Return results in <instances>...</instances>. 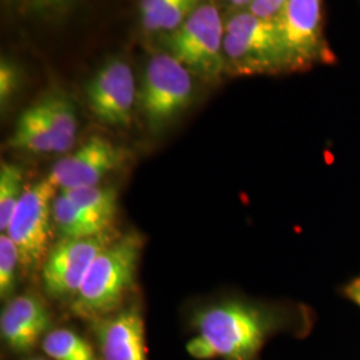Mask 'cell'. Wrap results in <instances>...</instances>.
<instances>
[{
	"label": "cell",
	"mask_w": 360,
	"mask_h": 360,
	"mask_svg": "<svg viewBox=\"0 0 360 360\" xmlns=\"http://www.w3.org/2000/svg\"><path fill=\"white\" fill-rule=\"evenodd\" d=\"M281 319L245 300H226L196 312L186 349L198 360H255Z\"/></svg>",
	"instance_id": "obj_1"
},
{
	"label": "cell",
	"mask_w": 360,
	"mask_h": 360,
	"mask_svg": "<svg viewBox=\"0 0 360 360\" xmlns=\"http://www.w3.org/2000/svg\"><path fill=\"white\" fill-rule=\"evenodd\" d=\"M144 239L138 232L117 236L94 260L71 309L77 316L98 321L123 309L132 290Z\"/></svg>",
	"instance_id": "obj_2"
},
{
	"label": "cell",
	"mask_w": 360,
	"mask_h": 360,
	"mask_svg": "<svg viewBox=\"0 0 360 360\" xmlns=\"http://www.w3.org/2000/svg\"><path fill=\"white\" fill-rule=\"evenodd\" d=\"M224 74L232 77L291 72L290 56L276 19H260L248 10L224 20Z\"/></svg>",
	"instance_id": "obj_3"
},
{
	"label": "cell",
	"mask_w": 360,
	"mask_h": 360,
	"mask_svg": "<svg viewBox=\"0 0 360 360\" xmlns=\"http://www.w3.org/2000/svg\"><path fill=\"white\" fill-rule=\"evenodd\" d=\"M193 72L168 52L148 60L138 105L153 132L166 129L191 104L195 94Z\"/></svg>",
	"instance_id": "obj_4"
},
{
	"label": "cell",
	"mask_w": 360,
	"mask_h": 360,
	"mask_svg": "<svg viewBox=\"0 0 360 360\" xmlns=\"http://www.w3.org/2000/svg\"><path fill=\"white\" fill-rule=\"evenodd\" d=\"M224 20L214 0H203L171 35L168 49L193 75L218 82L224 74Z\"/></svg>",
	"instance_id": "obj_5"
},
{
	"label": "cell",
	"mask_w": 360,
	"mask_h": 360,
	"mask_svg": "<svg viewBox=\"0 0 360 360\" xmlns=\"http://www.w3.org/2000/svg\"><path fill=\"white\" fill-rule=\"evenodd\" d=\"M58 193L49 176L28 187L6 232L18 247L20 266L27 272L41 269L51 250L52 205Z\"/></svg>",
	"instance_id": "obj_6"
},
{
	"label": "cell",
	"mask_w": 360,
	"mask_h": 360,
	"mask_svg": "<svg viewBox=\"0 0 360 360\" xmlns=\"http://www.w3.org/2000/svg\"><path fill=\"white\" fill-rule=\"evenodd\" d=\"M290 56L291 72L334 63L323 32V0H287L276 18Z\"/></svg>",
	"instance_id": "obj_7"
},
{
	"label": "cell",
	"mask_w": 360,
	"mask_h": 360,
	"mask_svg": "<svg viewBox=\"0 0 360 360\" xmlns=\"http://www.w3.org/2000/svg\"><path fill=\"white\" fill-rule=\"evenodd\" d=\"M110 231L90 238L60 239L51 247L41 267L44 290L52 297L77 296L94 260L115 240Z\"/></svg>",
	"instance_id": "obj_8"
},
{
	"label": "cell",
	"mask_w": 360,
	"mask_h": 360,
	"mask_svg": "<svg viewBox=\"0 0 360 360\" xmlns=\"http://www.w3.org/2000/svg\"><path fill=\"white\" fill-rule=\"evenodd\" d=\"M86 96L92 114L107 126L129 127L138 101L135 77L122 58H111L91 77Z\"/></svg>",
	"instance_id": "obj_9"
},
{
	"label": "cell",
	"mask_w": 360,
	"mask_h": 360,
	"mask_svg": "<svg viewBox=\"0 0 360 360\" xmlns=\"http://www.w3.org/2000/svg\"><path fill=\"white\" fill-rule=\"evenodd\" d=\"M127 159L123 148L102 136H92L77 151L60 159L49 175L59 191L98 186Z\"/></svg>",
	"instance_id": "obj_10"
},
{
	"label": "cell",
	"mask_w": 360,
	"mask_h": 360,
	"mask_svg": "<svg viewBox=\"0 0 360 360\" xmlns=\"http://www.w3.org/2000/svg\"><path fill=\"white\" fill-rule=\"evenodd\" d=\"M50 309L38 296L25 294L10 299L0 315L3 343L13 352L26 354L50 333Z\"/></svg>",
	"instance_id": "obj_11"
},
{
	"label": "cell",
	"mask_w": 360,
	"mask_h": 360,
	"mask_svg": "<svg viewBox=\"0 0 360 360\" xmlns=\"http://www.w3.org/2000/svg\"><path fill=\"white\" fill-rule=\"evenodd\" d=\"M102 360H148L146 324L136 304L94 321Z\"/></svg>",
	"instance_id": "obj_12"
},
{
	"label": "cell",
	"mask_w": 360,
	"mask_h": 360,
	"mask_svg": "<svg viewBox=\"0 0 360 360\" xmlns=\"http://www.w3.org/2000/svg\"><path fill=\"white\" fill-rule=\"evenodd\" d=\"M37 103L53 138L55 154L67 153L77 141L79 126L75 104L62 91L50 92Z\"/></svg>",
	"instance_id": "obj_13"
},
{
	"label": "cell",
	"mask_w": 360,
	"mask_h": 360,
	"mask_svg": "<svg viewBox=\"0 0 360 360\" xmlns=\"http://www.w3.org/2000/svg\"><path fill=\"white\" fill-rule=\"evenodd\" d=\"M52 218L53 226L60 233L62 239L90 238L112 230V224L77 206L60 191L53 199Z\"/></svg>",
	"instance_id": "obj_14"
},
{
	"label": "cell",
	"mask_w": 360,
	"mask_h": 360,
	"mask_svg": "<svg viewBox=\"0 0 360 360\" xmlns=\"http://www.w3.org/2000/svg\"><path fill=\"white\" fill-rule=\"evenodd\" d=\"M203 0H141L139 16L147 34H174Z\"/></svg>",
	"instance_id": "obj_15"
},
{
	"label": "cell",
	"mask_w": 360,
	"mask_h": 360,
	"mask_svg": "<svg viewBox=\"0 0 360 360\" xmlns=\"http://www.w3.org/2000/svg\"><path fill=\"white\" fill-rule=\"evenodd\" d=\"M8 147L31 154H55V143L38 103L25 110L15 123Z\"/></svg>",
	"instance_id": "obj_16"
},
{
	"label": "cell",
	"mask_w": 360,
	"mask_h": 360,
	"mask_svg": "<svg viewBox=\"0 0 360 360\" xmlns=\"http://www.w3.org/2000/svg\"><path fill=\"white\" fill-rule=\"evenodd\" d=\"M40 346L52 360H99L90 342L70 328L51 330Z\"/></svg>",
	"instance_id": "obj_17"
},
{
	"label": "cell",
	"mask_w": 360,
	"mask_h": 360,
	"mask_svg": "<svg viewBox=\"0 0 360 360\" xmlns=\"http://www.w3.org/2000/svg\"><path fill=\"white\" fill-rule=\"evenodd\" d=\"M65 193L75 205L112 224L117 214V191L108 186H90Z\"/></svg>",
	"instance_id": "obj_18"
},
{
	"label": "cell",
	"mask_w": 360,
	"mask_h": 360,
	"mask_svg": "<svg viewBox=\"0 0 360 360\" xmlns=\"http://www.w3.org/2000/svg\"><path fill=\"white\" fill-rule=\"evenodd\" d=\"M23 171L13 163L0 165V230L7 232L23 193Z\"/></svg>",
	"instance_id": "obj_19"
},
{
	"label": "cell",
	"mask_w": 360,
	"mask_h": 360,
	"mask_svg": "<svg viewBox=\"0 0 360 360\" xmlns=\"http://www.w3.org/2000/svg\"><path fill=\"white\" fill-rule=\"evenodd\" d=\"M20 264V255L8 233L0 235V297L10 300L15 290L16 271Z\"/></svg>",
	"instance_id": "obj_20"
},
{
	"label": "cell",
	"mask_w": 360,
	"mask_h": 360,
	"mask_svg": "<svg viewBox=\"0 0 360 360\" xmlns=\"http://www.w3.org/2000/svg\"><path fill=\"white\" fill-rule=\"evenodd\" d=\"M22 84V72L8 58L0 60V105L7 107Z\"/></svg>",
	"instance_id": "obj_21"
},
{
	"label": "cell",
	"mask_w": 360,
	"mask_h": 360,
	"mask_svg": "<svg viewBox=\"0 0 360 360\" xmlns=\"http://www.w3.org/2000/svg\"><path fill=\"white\" fill-rule=\"evenodd\" d=\"M18 10L37 15H51L65 10L74 0H8Z\"/></svg>",
	"instance_id": "obj_22"
},
{
	"label": "cell",
	"mask_w": 360,
	"mask_h": 360,
	"mask_svg": "<svg viewBox=\"0 0 360 360\" xmlns=\"http://www.w3.org/2000/svg\"><path fill=\"white\" fill-rule=\"evenodd\" d=\"M287 0H254L248 11L260 19L274 20L282 13Z\"/></svg>",
	"instance_id": "obj_23"
},
{
	"label": "cell",
	"mask_w": 360,
	"mask_h": 360,
	"mask_svg": "<svg viewBox=\"0 0 360 360\" xmlns=\"http://www.w3.org/2000/svg\"><path fill=\"white\" fill-rule=\"evenodd\" d=\"M345 292L351 302H354L356 306L360 307V276L354 279L351 283H348Z\"/></svg>",
	"instance_id": "obj_24"
},
{
	"label": "cell",
	"mask_w": 360,
	"mask_h": 360,
	"mask_svg": "<svg viewBox=\"0 0 360 360\" xmlns=\"http://www.w3.org/2000/svg\"><path fill=\"white\" fill-rule=\"evenodd\" d=\"M254 0H226V3L231 7L233 11H242V10H248Z\"/></svg>",
	"instance_id": "obj_25"
},
{
	"label": "cell",
	"mask_w": 360,
	"mask_h": 360,
	"mask_svg": "<svg viewBox=\"0 0 360 360\" xmlns=\"http://www.w3.org/2000/svg\"><path fill=\"white\" fill-rule=\"evenodd\" d=\"M31 360H43V359H31Z\"/></svg>",
	"instance_id": "obj_26"
}]
</instances>
